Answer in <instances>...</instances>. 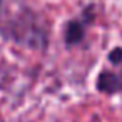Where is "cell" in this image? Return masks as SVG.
Listing matches in <instances>:
<instances>
[{
    "instance_id": "1",
    "label": "cell",
    "mask_w": 122,
    "mask_h": 122,
    "mask_svg": "<svg viewBox=\"0 0 122 122\" xmlns=\"http://www.w3.org/2000/svg\"><path fill=\"white\" fill-rule=\"evenodd\" d=\"M0 37L19 47L44 52L50 42L47 20L25 0H0Z\"/></svg>"
},
{
    "instance_id": "2",
    "label": "cell",
    "mask_w": 122,
    "mask_h": 122,
    "mask_svg": "<svg viewBox=\"0 0 122 122\" xmlns=\"http://www.w3.org/2000/svg\"><path fill=\"white\" fill-rule=\"evenodd\" d=\"M92 20H94V12H92V9H87V10H84V14L80 17L72 19L64 25V45H65V49H74L84 42L85 34H87V25Z\"/></svg>"
},
{
    "instance_id": "3",
    "label": "cell",
    "mask_w": 122,
    "mask_h": 122,
    "mask_svg": "<svg viewBox=\"0 0 122 122\" xmlns=\"http://www.w3.org/2000/svg\"><path fill=\"white\" fill-rule=\"evenodd\" d=\"M114 67L117 69H104L97 77V90L105 95H122V64H117Z\"/></svg>"
},
{
    "instance_id": "4",
    "label": "cell",
    "mask_w": 122,
    "mask_h": 122,
    "mask_svg": "<svg viewBox=\"0 0 122 122\" xmlns=\"http://www.w3.org/2000/svg\"><path fill=\"white\" fill-rule=\"evenodd\" d=\"M107 59H109V62H110L112 65L122 64V47H115V49H112V50L109 52Z\"/></svg>"
}]
</instances>
